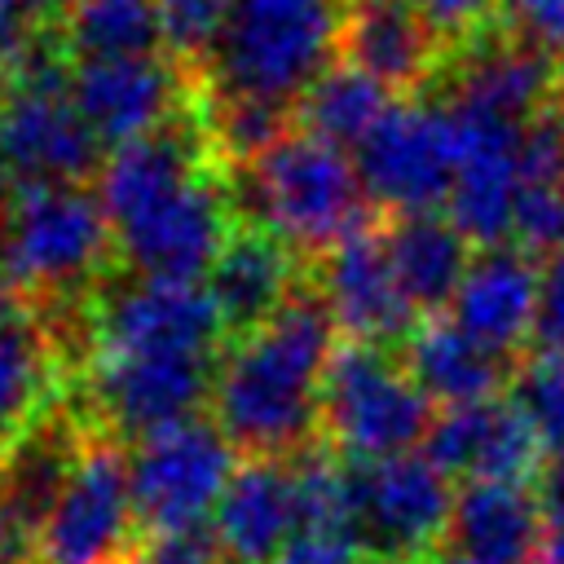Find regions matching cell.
<instances>
[{
  "mask_svg": "<svg viewBox=\"0 0 564 564\" xmlns=\"http://www.w3.org/2000/svg\"><path fill=\"white\" fill-rule=\"evenodd\" d=\"M97 198L115 247L141 278L198 282L234 238L229 198L203 172L194 141L172 128L110 150Z\"/></svg>",
  "mask_w": 564,
  "mask_h": 564,
  "instance_id": "cell-1",
  "label": "cell"
},
{
  "mask_svg": "<svg viewBox=\"0 0 564 564\" xmlns=\"http://www.w3.org/2000/svg\"><path fill=\"white\" fill-rule=\"evenodd\" d=\"M335 357V317L317 295H291L247 330L216 366V427L256 458L300 449L322 419V383Z\"/></svg>",
  "mask_w": 564,
  "mask_h": 564,
  "instance_id": "cell-2",
  "label": "cell"
},
{
  "mask_svg": "<svg viewBox=\"0 0 564 564\" xmlns=\"http://www.w3.org/2000/svg\"><path fill=\"white\" fill-rule=\"evenodd\" d=\"M344 35L339 0H238L216 48V79L229 97L282 106L326 70Z\"/></svg>",
  "mask_w": 564,
  "mask_h": 564,
  "instance_id": "cell-3",
  "label": "cell"
},
{
  "mask_svg": "<svg viewBox=\"0 0 564 564\" xmlns=\"http://www.w3.org/2000/svg\"><path fill=\"white\" fill-rule=\"evenodd\" d=\"M115 242L101 198L84 185H18L0 212V286L57 295L88 282Z\"/></svg>",
  "mask_w": 564,
  "mask_h": 564,
  "instance_id": "cell-4",
  "label": "cell"
},
{
  "mask_svg": "<svg viewBox=\"0 0 564 564\" xmlns=\"http://www.w3.org/2000/svg\"><path fill=\"white\" fill-rule=\"evenodd\" d=\"M247 194L264 229L300 251H335L352 238L366 198L357 163L313 132L282 137L269 154H260L251 163Z\"/></svg>",
  "mask_w": 564,
  "mask_h": 564,
  "instance_id": "cell-5",
  "label": "cell"
},
{
  "mask_svg": "<svg viewBox=\"0 0 564 564\" xmlns=\"http://www.w3.org/2000/svg\"><path fill=\"white\" fill-rule=\"evenodd\" d=\"M322 423L352 463H379L427 441L432 401L379 344H344L322 383Z\"/></svg>",
  "mask_w": 564,
  "mask_h": 564,
  "instance_id": "cell-6",
  "label": "cell"
},
{
  "mask_svg": "<svg viewBox=\"0 0 564 564\" xmlns=\"http://www.w3.org/2000/svg\"><path fill=\"white\" fill-rule=\"evenodd\" d=\"M101 141L84 123L70 79L48 62L31 57L9 75L0 97V167L22 185H79L93 172Z\"/></svg>",
  "mask_w": 564,
  "mask_h": 564,
  "instance_id": "cell-7",
  "label": "cell"
},
{
  "mask_svg": "<svg viewBox=\"0 0 564 564\" xmlns=\"http://www.w3.org/2000/svg\"><path fill=\"white\" fill-rule=\"evenodd\" d=\"M234 471V441L207 419H185L141 436L128 458L137 520L150 533L198 529L216 516Z\"/></svg>",
  "mask_w": 564,
  "mask_h": 564,
  "instance_id": "cell-8",
  "label": "cell"
},
{
  "mask_svg": "<svg viewBox=\"0 0 564 564\" xmlns=\"http://www.w3.org/2000/svg\"><path fill=\"white\" fill-rule=\"evenodd\" d=\"M454 489L427 454H397L357 463L352 542L375 564H427L441 538H449Z\"/></svg>",
  "mask_w": 564,
  "mask_h": 564,
  "instance_id": "cell-9",
  "label": "cell"
},
{
  "mask_svg": "<svg viewBox=\"0 0 564 564\" xmlns=\"http://www.w3.org/2000/svg\"><path fill=\"white\" fill-rule=\"evenodd\" d=\"M225 317L207 282L132 278L93 313V357H212Z\"/></svg>",
  "mask_w": 564,
  "mask_h": 564,
  "instance_id": "cell-10",
  "label": "cell"
},
{
  "mask_svg": "<svg viewBox=\"0 0 564 564\" xmlns=\"http://www.w3.org/2000/svg\"><path fill=\"white\" fill-rule=\"evenodd\" d=\"M449 128H454V150H458V176L449 189V220L467 234V242L480 247H502L516 229V203L524 189L520 176V145H524V123L498 115L476 101H449Z\"/></svg>",
  "mask_w": 564,
  "mask_h": 564,
  "instance_id": "cell-11",
  "label": "cell"
},
{
  "mask_svg": "<svg viewBox=\"0 0 564 564\" xmlns=\"http://www.w3.org/2000/svg\"><path fill=\"white\" fill-rule=\"evenodd\" d=\"M458 176L454 128L445 110L432 106H392L379 128L357 145V181L361 194L397 216L432 212L449 198Z\"/></svg>",
  "mask_w": 564,
  "mask_h": 564,
  "instance_id": "cell-12",
  "label": "cell"
},
{
  "mask_svg": "<svg viewBox=\"0 0 564 564\" xmlns=\"http://www.w3.org/2000/svg\"><path fill=\"white\" fill-rule=\"evenodd\" d=\"M128 458L110 441H88L44 520L40 564H119L132 551Z\"/></svg>",
  "mask_w": 564,
  "mask_h": 564,
  "instance_id": "cell-13",
  "label": "cell"
},
{
  "mask_svg": "<svg viewBox=\"0 0 564 564\" xmlns=\"http://www.w3.org/2000/svg\"><path fill=\"white\" fill-rule=\"evenodd\" d=\"M216 388L212 357H93L88 392L97 414L123 436H154L194 419Z\"/></svg>",
  "mask_w": 564,
  "mask_h": 564,
  "instance_id": "cell-14",
  "label": "cell"
},
{
  "mask_svg": "<svg viewBox=\"0 0 564 564\" xmlns=\"http://www.w3.org/2000/svg\"><path fill=\"white\" fill-rule=\"evenodd\" d=\"M427 458L445 476H467V485H524L538 471L542 441L516 397H489L441 410L427 427Z\"/></svg>",
  "mask_w": 564,
  "mask_h": 564,
  "instance_id": "cell-15",
  "label": "cell"
},
{
  "mask_svg": "<svg viewBox=\"0 0 564 564\" xmlns=\"http://www.w3.org/2000/svg\"><path fill=\"white\" fill-rule=\"evenodd\" d=\"M75 106L101 145H132L141 137L163 132L176 106V75L172 66L150 57H110V62H79L70 75Z\"/></svg>",
  "mask_w": 564,
  "mask_h": 564,
  "instance_id": "cell-16",
  "label": "cell"
},
{
  "mask_svg": "<svg viewBox=\"0 0 564 564\" xmlns=\"http://www.w3.org/2000/svg\"><path fill=\"white\" fill-rule=\"evenodd\" d=\"M322 300H326L335 326H344L352 335V344H383V339L410 335L414 313H419L397 282L383 238H375L366 229H357L335 251H326Z\"/></svg>",
  "mask_w": 564,
  "mask_h": 564,
  "instance_id": "cell-17",
  "label": "cell"
},
{
  "mask_svg": "<svg viewBox=\"0 0 564 564\" xmlns=\"http://www.w3.org/2000/svg\"><path fill=\"white\" fill-rule=\"evenodd\" d=\"M542 269L520 247H485L449 300V322L480 348L507 357L538 326Z\"/></svg>",
  "mask_w": 564,
  "mask_h": 564,
  "instance_id": "cell-18",
  "label": "cell"
},
{
  "mask_svg": "<svg viewBox=\"0 0 564 564\" xmlns=\"http://www.w3.org/2000/svg\"><path fill=\"white\" fill-rule=\"evenodd\" d=\"M212 529L234 564H278L286 542L300 533L295 471L282 458H247L238 463Z\"/></svg>",
  "mask_w": 564,
  "mask_h": 564,
  "instance_id": "cell-19",
  "label": "cell"
},
{
  "mask_svg": "<svg viewBox=\"0 0 564 564\" xmlns=\"http://www.w3.org/2000/svg\"><path fill=\"white\" fill-rule=\"evenodd\" d=\"M542 507L524 485L471 480L454 494L449 551L463 564H538Z\"/></svg>",
  "mask_w": 564,
  "mask_h": 564,
  "instance_id": "cell-20",
  "label": "cell"
},
{
  "mask_svg": "<svg viewBox=\"0 0 564 564\" xmlns=\"http://www.w3.org/2000/svg\"><path fill=\"white\" fill-rule=\"evenodd\" d=\"M291 278H295L291 247L282 238H273L269 229H242L216 256V264L207 273V291H212L225 326H242V335H247V330L264 326L295 295Z\"/></svg>",
  "mask_w": 564,
  "mask_h": 564,
  "instance_id": "cell-21",
  "label": "cell"
},
{
  "mask_svg": "<svg viewBox=\"0 0 564 564\" xmlns=\"http://www.w3.org/2000/svg\"><path fill=\"white\" fill-rule=\"evenodd\" d=\"M432 26L410 0H357L344 18V53L383 88H410L432 70Z\"/></svg>",
  "mask_w": 564,
  "mask_h": 564,
  "instance_id": "cell-22",
  "label": "cell"
},
{
  "mask_svg": "<svg viewBox=\"0 0 564 564\" xmlns=\"http://www.w3.org/2000/svg\"><path fill=\"white\" fill-rule=\"evenodd\" d=\"M388 260L397 269V282L414 308H441L454 300L471 269V242L467 234L441 216V212H419V216H397V225L383 238Z\"/></svg>",
  "mask_w": 564,
  "mask_h": 564,
  "instance_id": "cell-23",
  "label": "cell"
},
{
  "mask_svg": "<svg viewBox=\"0 0 564 564\" xmlns=\"http://www.w3.org/2000/svg\"><path fill=\"white\" fill-rule=\"evenodd\" d=\"M405 370L419 383V392L427 401H441L445 410L489 401L498 397V383H502V357L480 348L449 317H427L410 330Z\"/></svg>",
  "mask_w": 564,
  "mask_h": 564,
  "instance_id": "cell-24",
  "label": "cell"
},
{
  "mask_svg": "<svg viewBox=\"0 0 564 564\" xmlns=\"http://www.w3.org/2000/svg\"><path fill=\"white\" fill-rule=\"evenodd\" d=\"M551 84H555L551 53H542L524 40H494L467 57L454 97L489 106V110L511 115V119H533L538 106L546 101Z\"/></svg>",
  "mask_w": 564,
  "mask_h": 564,
  "instance_id": "cell-25",
  "label": "cell"
},
{
  "mask_svg": "<svg viewBox=\"0 0 564 564\" xmlns=\"http://www.w3.org/2000/svg\"><path fill=\"white\" fill-rule=\"evenodd\" d=\"M388 110H392L388 88L352 62L326 66L300 97V115H304L308 132L339 150H357L379 128V119Z\"/></svg>",
  "mask_w": 564,
  "mask_h": 564,
  "instance_id": "cell-26",
  "label": "cell"
},
{
  "mask_svg": "<svg viewBox=\"0 0 564 564\" xmlns=\"http://www.w3.org/2000/svg\"><path fill=\"white\" fill-rule=\"evenodd\" d=\"M66 44L75 48L79 62L150 57L163 44L159 4L154 0H70Z\"/></svg>",
  "mask_w": 564,
  "mask_h": 564,
  "instance_id": "cell-27",
  "label": "cell"
},
{
  "mask_svg": "<svg viewBox=\"0 0 564 564\" xmlns=\"http://www.w3.org/2000/svg\"><path fill=\"white\" fill-rule=\"evenodd\" d=\"M44 383H48L44 339L26 317H13L9 326H0V449H9L26 432L44 397Z\"/></svg>",
  "mask_w": 564,
  "mask_h": 564,
  "instance_id": "cell-28",
  "label": "cell"
},
{
  "mask_svg": "<svg viewBox=\"0 0 564 564\" xmlns=\"http://www.w3.org/2000/svg\"><path fill=\"white\" fill-rule=\"evenodd\" d=\"M295 502L300 529L313 533H352V494H357V463L308 449L295 467Z\"/></svg>",
  "mask_w": 564,
  "mask_h": 564,
  "instance_id": "cell-29",
  "label": "cell"
},
{
  "mask_svg": "<svg viewBox=\"0 0 564 564\" xmlns=\"http://www.w3.org/2000/svg\"><path fill=\"white\" fill-rule=\"evenodd\" d=\"M516 401L529 414L542 454H551L555 467H564V352H533V361L516 379Z\"/></svg>",
  "mask_w": 564,
  "mask_h": 564,
  "instance_id": "cell-30",
  "label": "cell"
},
{
  "mask_svg": "<svg viewBox=\"0 0 564 564\" xmlns=\"http://www.w3.org/2000/svg\"><path fill=\"white\" fill-rule=\"evenodd\" d=\"M159 35L176 57H216L238 0H154Z\"/></svg>",
  "mask_w": 564,
  "mask_h": 564,
  "instance_id": "cell-31",
  "label": "cell"
},
{
  "mask_svg": "<svg viewBox=\"0 0 564 564\" xmlns=\"http://www.w3.org/2000/svg\"><path fill=\"white\" fill-rule=\"evenodd\" d=\"M282 106L256 101V97H225L216 115V141L238 159H260L282 141Z\"/></svg>",
  "mask_w": 564,
  "mask_h": 564,
  "instance_id": "cell-32",
  "label": "cell"
},
{
  "mask_svg": "<svg viewBox=\"0 0 564 564\" xmlns=\"http://www.w3.org/2000/svg\"><path fill=\"white\" fill-rule=\"evenodd\" d=\"M511 238L524 251H546V256H560L564 251V181L524 185L520 189Z\"/></svg>",
  "mask_w": 564,
  "mask_h": 564,
  "instance_id": "cell-33",
  "label": "cell"
},
{
  "mask_svg": "<svg viewBox=\"0 0 564 564\" xmlns=\"http://www.w3.org/2000/svg\"><path fill=\"white\" fill-rule=\"evenodd\" d=\"M520 176H524V185L564 181V115H560V110H538V115L524 123Z\"/></svg>",
  "mask_w": 564,
  "mask_h": 564,
  "instance_id": "cell-34",
  "label": "cell"
},
{
  "mask_svg": "<svg viewBox=\"0 0 564 564\" xmlns=\"http://www.w3.org/2000/svg\"><path fill=\"white\" fill-rule=\"evenodd\" d=\"M225 546L212 524L198 529H172V533H150V542L137 551V564H225Z\"/></svg>",
  "mask_w": 564,
  "mask_h": 564,
  "instance_id": "cell-35",
  "label": "cell"
},
{
  "mask_svg": "<svg viewBox=\"0 0 564 564\" xmlns=\"http://www.w3.org/2000/svg\"><path fill=\"white\" fill-rule=\"evenodd\" d=\"M507 9L524 44L542 53H564V0H507Z\"/></svg>",
  "mask_w": 564,
  "mask_h": 564,
  "instance_id": "cell-36",
  "label": "cell"
},
{
  "mask_svg": "<svg viewBox=\"0 0 564 564\" xmlns=\"http://www.w3.org/2000/svg\"><path fill=\"white\" fill-rule=\"evenodd\" d=\"M278 564H375L352 538L344 533H313V529H300L286 551L278 555Z\"/></svg>",
  "mask_w": 564,
  "mask_h": 564,
  "instance_id": "cell-37",
  "label": "cell"
},
{
  "mask_svg": "<svg viewBox=\"0 0 564 564\" xmlns=\"http://www.w3.org/2000/svg\"><path fill=\"white\" fill-rule=\"evenodd\" d=\"M533 339L551 352H564V251L546 260L542 269V295H538V326Z\"/></svg>",
  "mask_w": 564,
  "mask_h": 564,
  "instance_id": "cell-38",
  "label": "cell"
},
{
  "mask_svg": "<svg viewBox=\"0 0 564 564\" xmlns=\"http://www.w3.org/2000/svg\"><path fill=\"white\" fill-rule=\"evenodd\" d=\"M410 4L436 35H467L489 18L498 0H410Z\"/></svg>",
  "mask_w": 564,
  "mask_h": 564,
  "instance_id": "cell-39",
  "label": "cell"
},
{
  "mask_svg": "<svg viewBox=\"0 0 564 564\" xmlns=\"http://www.w3.org/2000/svg\"><path fill=\"white\" fill-rule=\"evenodd\" d=\"M31 13L18 0H0V70H22L31 53Z\"/></svg>",
  "mask_w": 564,
  "mask_h": 564,
  "instance_id": "cell-40",
  "label": "cell"
},
{
  "mask_svg": "<svg viewBox=\"0 0 564 564\" xmlns=\"http://www.w3.org/2000/svg\"><path fill=\"white\" fill-rule=\"evenodd\" d=\"M538 507H542V529L551 538V551H564V467L546 471Z\"/></svg>",
  "mask_w": 564,
  "mask_h": 564,
  "instance_id": "cell-41",
  "label": "cell"
},
{
  "mask_svg": "<svg viewBox=\"0 0 564 564\" xmlns=\"http://www.w3.org/2000/svg\"><path fill=\"white\" fill-rule=\"evenodd\" d=\"M18 4H22L31 18H44V13H53L57 4H70V0H18Z\"/></svg>",
  "mask_w": 564,
  "mask_h": 564,
  "instance_id": "cell-42",
  "label": "cell"
},
{
  "mask_svg": "<svg viewBox=\"0 0 564 564\" xmlns=\"http://www.w3.org/2000/svg\"><path fill=\"white\" fill-rule=\"evenodd\" d=\"M18 317V308H13V300H9V291L0 286V326H9Z\"/></svg>",
  "mask_w": 564,
  "mask_h": 564,
  "instance_id": "cell-43",
  "label": "cell"
},
{
  "mask_svg": "<svg viewBox=\"0 0 564 564\" xmlns=\"http://www.w3.org/2000/svg\"><path fill=\"white\" fill-rule=\"evenodd\" d=\"M538 564H564V551H546Z\"/></svg>",
  "mask_w": 564,
  "mask_h": 564,
  "instance_id": "cell-44",
  "label": "cell"
},
{
  "mask_svg": "<svg viewBox=\"0 0 564 564\" xmlns=\"http://www.w3.org/2000/svg\"><path fill=\"white\" fill-rule=\"evenodd\" d=\"M0 172H4V167H0Z\"/></svg>",
  "mask_w": 564,
  "mask_h": 564,
  "instance_id": "cell-45",
  "label": "cell"
}]
</instances>
